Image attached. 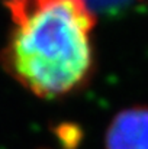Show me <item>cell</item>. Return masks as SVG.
Returning a JSON list of instances; mask_svg holds the SVG:
<instances>
[{
  "mask_svg": "<svg viewBox=\"0 0 148 149\" xmlns=\"http://www.w3.org/2000/svg\"><path fill=\"white\" fill-rule=\"evenodd\" d=\"M12 32L4 49L10 74L39 97L79 87L92 67L95 16L86 0H7Z\"/></svg>",
  "mask_w": 148,
  "mask_h": 149,
  "instance_id": "6da1fadb",
  "label": "cell"
},
{
  "mask_svg": "<svg viewBox=\"0 0 148 149\" xmlns=\"http://www.w3.org/2000/svg\"><path fill=\"white\" fill-rule=\"evenodd\" d=\"M128 0H86V3L93 4L95 7L99 9H113L118 6H122L123 3H126Z\"/></svg>",
  "mask_w": 148,
  "mask_h": 149,
  "instance_id": "3957f363",
  "label": "cell"
},
{
  "mask_svg": "<svg viewBox=\"0 0 148 149\" xmlns=\"http://www.w3.org/2000/svg\"><path fill=\"white\" fill-rule=\"evenodd\" d=\"M107 149H148V109L119 113L107 130Z\"/></svg>",
  "mask_w": 148,
  "mask_h": 149,
  "instance_id": "7a4b0ae2",
  "label": "cell"
}]
</instances>
